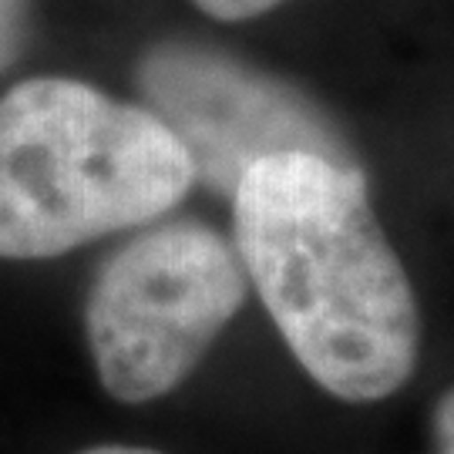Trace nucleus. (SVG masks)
<instances>
[{
	"mask_svg": "<svg viewBox=\"0 0 454 454\" xmlns=\"http://www.w3.org/2000/svg\"><path fill=\"white\" fill-rule=\"evenodd\" d=\"M82 454H162L152 451V448H138V444H98V448H88Z\"/></svg>",
	"mask_w": 454,
	"mask_h": 454,
	"instance_id": "obj_8",
	"label": "nucleus"
},
{
	"mask_svg": "<svg viewBox=\"0 0 454 454\" xmlns=\"http://www.w3.org/2000/svg\"><path fill=\"white\" fill-rule=\"evenodd\" d=\"M249 276L236 246L202 223L138 232L101 262L84 333L101 387L148 404L179 387L243 309Z\"/></svg>",
	"mask_w": 454,
	"mask_h": 454,
	"instance_id": "obj_3",
	"label": "nucleus"
},
{
	"mask_svg": "<svg viewBox=\"0 0 454 454\" xmlns=\"http://www.w3.org/2000/svg\"><path fill=\"white\" fill-rule=\"evenodd\" d=\"M192 185L189 152L142 105L74 78L0 98V260H54L145 226Z\"/></svg>",
	"mask_w": 454,
	"mask_h": 454,
	"instance_id": "obj_2",
	"label": "nucleus"
},
{
	"mask_svg": "<svg viewBox=\"0 0 454 454\" xmlns=\"http://www.w3.org/2000/svg\"><path fill=\"white\" fill-rule=\"evenodd\" d=\"M434 448L438 454H454V387L444 390L434 407Z\"/></svg>",
	"mask_w": 454,
	"mask_h": 454,
	"instance_id": "obj_7",
	"label": "nucleus"
},
{
	"mask_svg": "<svg viewBox=\"0 0 454 454\" xmlns=\"http://www.w3.org/2000/svg\"><path fill=\"white\" fill-rule=\"evenodd\" d=\"M142 108L189 152L195 182L232 195L246 168L276 152L357 165L337 125L307 95L219 48L162 41L138 61Z\"/></svg>",
	"mask_w": 454,
	"mask_h": 454,
	"instance_id": "obj_4",
	"label": "nucleus"
},
{
	"mask_svg": "<svg viewBox=\"0 0 454 454\" xmlns=\"http://www.w3.org/2000/svg\"><path fill=\"white\" fill-rule=\"evenodd\" d=\"M236 253L300 367L350 404L411 380L421 313L360 165L276 152L232 189Z\"/></svg>",
	"mask_w": 454,
	"mask_h": 454,
	"instance_id": "obj_1",
	"label": "nucleus"
},
{
	"mask_svg": "<svg viewBox=\"0 0 454 454\" xmlns=\"http://www.w3.org/2000/svg\"><path fill=\"white\" fill-rule=\"evenodd\" d=\"M192 4L202 14L215 17V20H226V24H236V20L270 14V11H276L286 0H192Z\"/></svg>",
	"mask_w": 454,
	"mask_h": 454,
	"instance_id": "obj_6",
	"label": "nucleus"
},
{
	"mask_svg": "<svg viewBox=\"0 0 454 454\" xmlns=\"http://www.w3.org/2000/svg\"><path fill=\"white\" fill-rule=\"evenodd\" d=\"M31 0H0V74L27 48Z\"/></svg>",
	"mask_w": 454,
	"mask_h": 454,
	"instance_id": "obj_5",
	"label": "nucleus"
}]
</instances>
